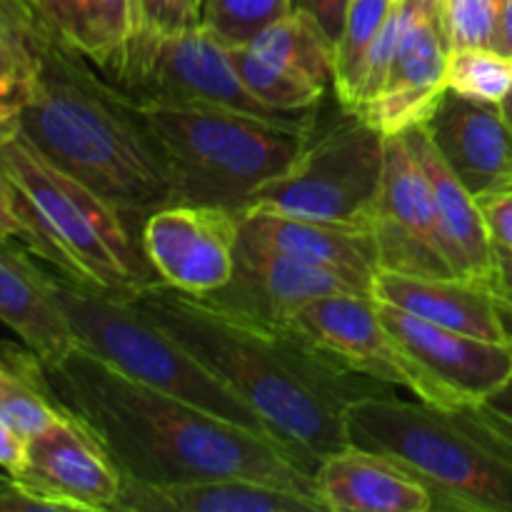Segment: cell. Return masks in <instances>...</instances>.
I'll use <instances>...</instances> for the list:
<instances>
[{"label":"cell","instance_id":"35","mask_svg":"<svg viewBox=\"0 0 512 512\" xmlns=\"http://www.w3.org/2000/svg\"><path fill=\"white\" fill-rule=\"evenodd\" d=\"M28 510H48L60 512L55 503L35 493L33 488L15 478L13 473L0 475V512H28Z\"/></svg>","mask_w":512,"mask_h":512},{"label":"cell","instance_id":"43","mask_svg":"<svg viewBox=\"0 0 512 512\" xmlns=\"http://www.w3.org/2000/svg\"><path fill=\"white\" fill-rule=\"evenodd\" d=\"M498 298H500V295H498ZM500 315H503V325H505V330H508V338L512 343V308H510V305H505L503 300H500Z\"/></svg>","mask_w":512,"mask_h":512},{"label":"cell","instance_id":"30","mask_svg":"<svg viewBox=\"0 0 512 512\" xmlns=\"http://www.w3.org/2000/svg\"><path fill=\"white\" fill-rule=\"evenodd\" d=\"M448 90L485 103H503L512 90V58L495 48H453L448 58Z\"/></svg>","mask_w":512,"mask_h":512},{"label":"cell","instance_id":"17","mask_svg":"<svg viewBox=\"0 0 512 512\" xmlns=\"http://www.w3.org/2000/svg\"><path fill=\"white\" fill-rule=\"evenodd\" d=\"M238 243L330 270L348 280L360 293L373 295L375 275L380 268L368 225L323 223L250 210L240 215Z\"/></svg>","mask_w":512,"mask_h":512},{"label":"cell","instance_id":"32","mask_svg":"<svg viewBox=\"0 0 512 512\" xmlns=\"http://www.w3.org/2000/svg\"><path fill=\"white\" fill-rule=\"evenodd\" d=\"M500 0H443L445 25L453 48H493Z\"/></svg>","mask_w":512,"mask_h":512},{"label":"cell","instance_id":"29","mask_svg":"<svg viewBox=\"0 0 512 512\" xmlns=\"http://www.w3.org/2000/svg\"><path fill=\"white\" fill-rule=\"evenodd\" d=\"M395 0H350L343 33L335 45V98L340 108L350 110L358 90L360 70L388 20Z\"/></svg>","mask_w":512,"mask_h":512},{"label":"cell","instance_id":"26","mask_svg":"<svg viewBox=\"0 0 512 512\" xmlns=\"http://www.w3.org/2000/svg\"><path fill=\"white\" fill-rule=\"evenodd\" d=\"M65 415L68 410L55 398L43 360L28 345L0 340V418L30 440Z\"/></svg>","mask_w":512,"mask_h":512},{"label":"cell","instance_id":"3","mask_svg":"<svg viewBox=\"0 0 512 512\" xmlns=\"http://www.w3.org/2000/svg\"><path fill=\"white\" fill-rule=\"evenodd\" d=\"M20 135L113 205L133 230L155 210L173 205L168 163L143 110L55 28L40 53Z\"/></svg>","mask_w":512,"mask_h":512},{"label":"cell","instance_id":"36","mask_svg":"<svg viewBox=\"0 0 512 512\" xmlns=\"http://www.w3.org/2000/svg\"><path fill=\"white\" fill-rule=\"evenodd\" d=\"M478 203L485 220H488V228L495 245L512 250V190H503V193L480 198Z\"/></svg>","mask_w":512,"mask_h":512},{"label":"cell","instance_id":"45","mask_svg":"<svg viewBox=\"0 0 512 512\" xmlns=\"http://www.w3.org/2000/svg\"><path fill=\"white\" fill-rule=\"evenodd\" d=\"M190 3H193V8H195V13H200V0H190ZM200 20V18H198Z\"/></svg>","mask_w":512,"mask_h":512},{"label":"cell","instance_id":"19","mask_svg":"<svg viewBox=\"0 0 512 512\" xmlns=\"http://www.w3.org/2000/svg\"><path fill=\"white\" fill-rule=\"evenodd\" d=\"M413 150L423 163L433 193L435 233L450 273L458 278L485 280L495 285L498 273V245L490 235L488 220L475 195L450 173L440 153L435 150L423 123L403 130Z\"/></svg>","mask_w":512,"mask_h":512},{"label":"cell","instance_id":"5","mask_svg":"<svg viewBox=\"0 0 512 512\" xmlns=\"http://www.w3.org/2000/svg\"><path fill=\"white\" fill-rule=\"evenodd\" d=\"M173 180V203L243 215L258 188L283 175L308 145L310 113L260 118L213 105H138Z\"/></svg>","mask_w":512,"mask_h":512},{"label":"cell","instance_id":"38","mask_svg":"<svg viewBox=\"0 0 512 512\" xmlns=\"http://www.w3.org/2000/svg\"><path fill=\"white\" fill-rule=\"evenodd\" d=\"M348 5L350 0H293V8L308 10V13L333 35L335 43H338L340 33H343Z\"/></svg>","mask_w":512,"mask_h":512},{"label":"cell","instance_id":"33","mask_svg":"<svg viewBox=\"0 0 512 512\" xmlns=\"http://www.w3.org/2000/svg\"><path fill=\"white\" fill-rule=\"evenodd\" d=\"M138 5V28L158 35H173L200 25L190 0H135Z\"/></svg>","mask_w":512,"mask_h":512},{"label":"cell","instance_id":"13","mask_svg":"<svg viewBox=\"0 0 512 512\" xmlns=\"http://www.w3.org/2000/svg\"><path fill=\"white\" fill-rule=\"evenodd\" d=\"M13 475L60 512H108L123 488L118 465L70 413L28 440L23 468Z\"/></svg>","mask_w":512,"mask_h":512},{"label":"cell","instance_id":"22","mask_svg":"<svg viewBox=\"0 0 512 512\" xmlns=\"http://www.w3.org/2000/svg\"><path fill=\"white\" fill-rule=\"evenodd\" d=\"M0 323L8 325L45 365L78 348L73 328L53 293V275L43 273L18 245L0 238Z\"/></svg>","mask_w":512,"mask_h":512},{"label":"cell","instance_id":"28","mask_svg":"<svg viewBox=\"0 0 512 512\" xmlns=\"http://www.w3.org/2000/svg\"><path fill=\"white\" fill-rule=\"evenodd\" d=\"M230 58L245 88L250 90L258 103L280 115L310 113L328 93L310 85L308 80L288 73L285 68L275 65L273 60L263 58L248 45H230Z\"/></svg>","mask_w":512,"mask_h":512},{"label":"cell","instance_id":"40","mask_svg":"<svg viewBox=\"0 0 512 512\" xmlns=\"http://www.w3.org/2000/svg\"><path fill=\"white\" fill-rule=\"evenodd\" d=\"M493 48L498 50V53L512 58V0H500Z\"/></svg>","mask_w":512,"mask_h":512},{"label":"cell","instance_id":"15","mask_svg":"<svg viewBox=\"0 0 512 512\" xmlns=\"http://www.w3.org/2000/svg\"><path fill=\"white\" fill-rule=\"evenodd\" d=\"M450 50L443 0H425L400 38L383 88L355 113L383 135L420 125L448 90Z\"/></svg>","mask_w":512,"mask_h":512},{"label":"cell","instance_id":"44","mask_svg":"<svg viewBox=\"0 0 512 512\" xmlns=\"http://www.w3.org/2000/svg\"><path fill=\"white\" fill-rule=\"evenodd\" d=\"M500 105H503V113H505V118H508V123L512 125V90H510V93H508V98H505L503 103H500Z\"/></svg>","mask_w":512,"mask_h":512},{"label":"cell","instance_id":"23","mask_svg":"<svg viewBox=\"0 0 512 512\" xmlns=\"http://www.w3.org/2000/svg\"><path fill=\"white\" fill-rule=\"evenodd\" d=\"M115 512H325L313 495L248 478L145 485L123 478Z\"/></svg>","mask_w":512,"mask_h":512},{"label":"cell","instance_id":"18","mask_svg":"<svg viewBox=\"0 0 512 512\" xmlns=\"http://www.w3.org/2000/svg\"><path fill=\"white\" fill-rule=\"evenodd\" d=\"M335 293H360V290L330 270L238 243L233 278L220 290L198 298L263 323L288 325L295 310L303 308L305 303Z\"/></svg>","mask_w":512,"mask_h":512},{"label":"cell","instance_id":"11","mask_svg":"<svg viewBox=\"0 0 512 512\" xmlns=\"http://www.w3.org/2000/svg\"><path fill=\"white\" fill-rule=\"evenodd\" d=\"M368 228L378 268L400 275H453L435 233L433 193L405 133L385 135V165Z\"/></svg>","mask_w":512,"mask_h":512},{"label":"cell","instance_id":"39","mask_svg":"<svg viewBox=\"0 0 512 512\" xmlns=\"http://www.w3.org/2000/svg\"><path fill=\"white\" fill-rule=\"evenodd\" d=\"M25 455H28V438H23L8 420L0 418V468L15 473L23 468Z\"/></svg>","mask_w":512,"mask_h":512},{"label":"cell","instance_id":"14","mask_svg":"<svg viewBox=\"0 0 512 512\" xmlns=\"http://www.w3.org/2000/svg\"><path fill=\"white\" fill-rule=\"evenodd\" d=\"M378 305L380 318L405 353L455 405L485 403L512 378V343L475 338L393 305Z\"/></svg>","mask_w":512,"mask_h":512},{"label":"cell","instance_id":"4","mask_svg":"<svg viewBox=\"0 0 512 512\" xmlns=\"http://www.w3.org/2000/svg\"><path fill=\"white\" fill-rule=\"evenodd\" d=\"M345 423L350 445L408 465L435 510L512 512V420L488 400L440 408L378 393L355 400Z\"/></svg>","mask_w":512,"mask_h":512},{"label":"cell","instance_id":"6","mask_svg":"<svg viewBox=\"0 0 512 512\" xmlns=\"http://www.w3.org/2000/svg\"><path fill=\"white\" fill-rule=\"evenodd\" d=\"M53 293L73 328L78 348L148 388L185 400L230 423L268 433L258 415L228 385L220 383L180 340L143 313L133 300L110 295L63 273L53 275Z\"/></svg>","mask_w":512,"mask_h":512},{"label":"cell","instance_id":"12","mask_svg":"<svg viewBox=\"0 0 512 512\" xmlns=\"http://www.w3.org/2000/svg\"><path fill=\"white\" fill-rule=\"evenodd\" d=\"M238 235L240 215L233 210L173 203L145 218L140 245L160 283L208 295L233 278Z\"/></svg>","mask_w":512,"mask_h":512},{"label":"cell","instance_id":"27","mask_svg":"<svg viewBox=\"0 0 512 512\" xmlns=\"http://www.w3.org/2000/svg\"><path fill=\"white\" fill-rule=\"evenodd\" d=\"M50 33L43 0H0V75L33 83Z\"/></svg>","mask_w":512,"mask_h":512},{"label":"cell","instance_id":"37","mask_svg":"<svg viewBox=\"0 0 512 512\" xmlns=\"http://www.w3.org/2000/svg\"><path fill=\"white\" fill-rule=\"evenodd\" d=\"M0 238L18 240L23 245L25 228L18 213V188L13 180L0 170Z\"/></svg>","mask_w":512,"mask_h":512},{"label":"cell","instance_id":"8","mask_svg":"<svg viewBox=\"0 0 512 512\" xmlns=\"http://www.w3.org/2000/svg\"><path fill=\"white\" fill-rule=\"evenodd\" d=\"M385 135L345 110L323 128L283 175L258 188L243 213H278L323 223L368 225L380 195Z\"/></svg>","mask_w":512,"mask_h":512},{"label":"cell","instance_id":"42","mask_svg":"<svg viewBox=\"0 0 512 512\" xmlns=\"http://www.w3.org/2000/svg\"><path fill=\"white\" fill-rule=\"evenodd\" d=\"M488 403L493 405L495 410H500L503 415H508V418L512 420V378L498 390V393L493 395V398L488 400Z\"/></svg>","mask_w":512,"mask_h":512},{"label":"cell","instance_id":"24","mask_svg":"<svg viewBox=\"0 0 512 512\" xmlns=\"http://www.w3.org/2000/svg\"><path fill=\"white\" fill-rule=\"evenodd\" d=\"M60 38L103 70L138 28L135 0H43Z\"/></svg>","mask_w":512,"mask_h":512},{"label":"cell","instance_id":"31","mask_svg":"<svg viewBox=\"0 0 512 512\" xmlns=\"http://www.w3.org/2000/svg\"><path fill=\"white\" fill-rule=\"evenodd\" d=\"M290 10L293 0H200L198 18L228 45H243Z\"/></svg>","mask_w":512,"mask_h":512},{"label":"cell","instance_id":"10","mask_svg":"<svg viewBox=\"0 0 512 512\" xmlns=\"http://www.w3.org/2000/svg\"><path fill=\"white\" fill-rule=\"evenodd\" d=\"M288 328L353 373L390 388L400 385L423 403L440 408L455 405L395 340L373 295L335 293L315 298L295 310Z\"/></svg>","mask_w":512,"mask_h":512},{"label":"cell","instance_id":"2","mask_svg":"<svg viewBox=\"0 0 512 512\" xmlns=\"http://www.w3.org/2000/svg\"><path fill=\"white\" fill-rule=\"evenodd\" d=\"M133 303L315 470L320 460L350 445L345 423L350 405L390 393V385L343 368L288 325L233 313L165 283L148 285Z\"/></svg>","mask_w":512,"mask_h":512},{"label":"cell","instance_id":"34","mask_svg":"<svg viewBox=\"0 0 512 512\" xmlns=\"http://www.w3.org/2000/svg\"><path fill=\"white\" fill-rule=\"evenodd\" d=\"M30 85L33 83L0 75V145L20 133V118H23V108L28 103Z\"/></svg>","mask_w":512,"mask_h":512},{"label":"cell","instance_id":"41","mask_svg":"<svg viewBox=\"0 0 512 512\" xmlns=\"http://www.w3.org/2000/svg\"><path fill=\"white\" fill-rule=\"evenodd\" d=\"M495 290L500 300L512 308V250L498 245V273H495Z\"/></svg>","mask_w":512,"mask_h":512},{"label":"cell","instance_id":"21","mask_svg":"<svg viewBox=\"0 0 512 512\" xmlns=\"http://www.w3.org/2000/svg\"><path fill=\"white\" fill-rule=\"evenodd\" d=\"M373 298L458 333L510 343L500 315L498 290L485 280L458 278V275H400L378 270Z\"/></svg>","mask_w":512,"mask_h":512},{"label":"cell","instance_id":"25","mask_svg":"<svg viewBox=\"0 0 512 512\" xmlns=\"http://www.w3.org/2000/svg\"><path fill=\"white\" fill-rule=\"evenodd\" d=\"M250 50L330 93L335 88V38L308 13L293 8L248 40Z\"/></svg>","mask_w":512,"mask_h":512},{"label":"cell","instance_id":"7","mask_svg":"<svg viewBox=\"0 0 512 512\" xmlns=\"http://www.w3.org/2000/svg\"><path fill=\"white\" fill-rule=\"evenodd\" d=\"M0 170L23 190L63 255V275L133 300L160 283L140 235L98 193L50 163L28 138L0 145Z\"/></svg>","mask_w":512,"mask_h":512},{"label":"cell","instance_id":"16","mask_svg":"<svg viewBox=\"0 0 512 512\" xmlns=\"http://www.w3.org/2000/svg\"><path fill=\"white\" fill-rule=\"evenodd\" d=\"M423 128L470 195L480 200L512 190V125L503 105L445 90Z\"/></svg>","mask_w":512,"mask_h":512},{"label":"cell","instance_id":"20","mask_svg":"<svg viewBox=\"0 0 512 512\" xmlns=\"http://www.w3.org/2000/svg\"><path fill=\"white\" fill-rule=\"evenodd\" d=\"M315 493L325 512H433L428 485L400 460L348 445L320 460Z\"/></svg>","mask_w":512,"mask_h":512},{"label":"cell","instance_id":"9","mask_svg":"<svg viewBox=\"0 0 512 512\" xmlns=\"http://www.w3.org/2000/svg\"><path fill=\"white\" fill-rule=\"evenodd\" d=\"M98 73L138 105H213L260 118H288L250 95L230 58V45L203 25L173 35L135 30Z\"/></svg>","mask_w":512,"mask_h":512},{"label":"cell","instance_id":"1","mask_svg":"<svg viewBox=\"0 0 512 512\" xmlns=\"http://www.w3.org/2000/svg\"><path fill=\"white\" fill-rule=\"evenodd\" d=\"M45 375L123 478L145 485L248 478L318 498L315 465L278 438L148 388L88 350L45 365Z\"/></svg>","mask_w":512,"mask_h":512}]
</instances>
